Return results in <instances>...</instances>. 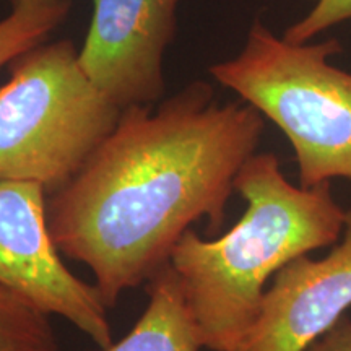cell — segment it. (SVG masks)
<instances>
[{
  "label": "cell",
  "mask_w": 351,
  "mask_h": 351,
  "mask_svg": "<svg viewBox=\"0 0 351 351\" xmlns=\"http://www.w3.org/2000/svg\"><path fill=\"white\" fill-rule=\"evenodd\" d=\"M181 0H93L78 49L83 72L121 109L153 106L165 93L163 62Z\"/></svg>",
  "instance_id": "6"
},
{
  "label": "cell",
  "mask_w": 351,
  "mask_h": 351,
  "mask_svg": "<svg viewBox=\"0 0 351 351\" xmlns=\"http://www.w3.org/2000/svg\"><path fill=\"white\" fill-rule=\"evenodd\" d=\"M351 307V210L327 256L285 265L263 295L257 319L236 351H306Z\"/></svg>",
  "instance_id": "7"
},
{
  "label": "cell",
  "mask_w": 351,
  "mask_h": 351,
  "mask_svg": "<svg viewBox=\"0 0 351 351\" xmlns=\"http://www.w3.org/2000/svg\"><path fill=\"white\" fill-rule=\"evenodd\" d=\"M236 192L245 202L236 225L217 239L189 230L169 258L210 351H236L274 276L295 258L339 243L346 221L330 182L295 186L275 153L249 158Z\"/></svg>",
  "instance_id": "2"
},
{
  "label": "cell",
  "mask_w": 351,
  "mask_h": 351,
  "mask_svg": "<svg viewBox=\"0 0 351 351\" xmlns=\"http://www.w3.org/2000/svg\"><path fill=\"white\" fill-rule=\"evenodd\" d=\"M306 351H351V317L343 315L326 335L315 340Z\"/></svg>",
  "instance_id": "12"
},
{
  "label": "cell",
  "mask_w": 351,
  "mask_h": 351,
  "mask_svg": "<svg viewBox=\"0 0 351 351\" xmlns=\"http://www.w3.org/2000/svg\"><path fill=\"white\" fill-rule=\"evenodd\" d=\"M314 7L287 28L283 38L289 43H311V39L332 26L351 20V0H311Z\"/></svg>",
  "instance_id": "11"
},
{
  "label": "cell",
  "mask_w": 351,
  "mask_h": 351,
  "mask_svg": "<svg viewBox=\"0 0 351 351\" xmlns=\"http://www.w3.org/2000/svg\"><path fill=\"white\" fill-rule=\"evenodd\" d=\"M147 307L130 332L99 351H200L204 348L181 280L169 263L147 283Z\"/></svg>",
  "instance_id": "8"
},
{
  "label": "cell",
  "mask_w": 351,
  "mask_h": 351,
  "mask_svg": "<svg viewBox=\"0 0 351 351\" xmlns=\"http://www.w3.org/2000/svg\"><path fill=\"white\" fill-rule=\"evenodd\" d=\"M337 39L289 43L254 21L236 57L210 73L283 132L301 187L351 181V73L328 62Z\"/></svg>",
  "instance_id": "3"
},
{
  "label": "cell",
  "mask_w": 351,
  "mask_h": 351,
  "mask_svg": "<svg viewBox=\"0 0 351 351\" xmlns=\"http://www.w3.org/2000/svg\"><path fill=\"white\" fill-rule=\"evenodd\" d=\"M46 204L39 184L0 181V285L108 348L114 341L109 307L93 283L65 265L47 226Z\"/></svg>",
  "instance_id": "5"
},
{
  "label": "cell",
  "mask_w": 351,
  "mask_h": 351,
  "mask_svg": "<svg viewBox=\"0 0 351 351\" xmlns=\"http://www.w3.org/2000/svg\"><path fill=\"white\" fill-rule=\"evenodd\" d=\"M265 119L251 104H218L194 82L160 103L122 111L70 181L47 195L51 236L85 265L109 309L169 263L191 225L221 230L239 171Z\"/></svg>",
  "instance_id": "1"
},
{
  "label": "cell",
  "mask_w": 351,
  "mask_h": 351,
  "mask_svg": "<svg viewBox=\"0 0 351 351\" xmlns=\"http://www.w3.org/2000/svg\"><path fill=\"white\" fill-rule=\"evenodd\" d=\"M51 317L0 285V351H59Z\"/></svg>",
  "instance_id": "10"
},
{
  "label": "cell",
  "mask_w": 351,
  "mask_h": 351,
  "mask_svg": "<svg viewBox=\"0 0 351 351\" xmlns=\"http://www.w3.org/2000/svg\"><path fill=\"white\" fill-rule=\"evenodd\" d=\"M0 85V181L54 194L114 130L124 109L83 72L72 41L43 43L10 64Z\"/></svg>",
  "instance_id": "4"
},
{
  "label": "cell",
  "mask_w": 351,
  "mask_h": 351,
  "mask_svg": "<svg viewBox=\"0 0 351 351\" xmlns=\"http://www.w3.org/2000/svg\"><path fill=\"white\" fill-rule=\"evenodd\" d=\"M69 8L70 0H12L10 13L0 20V69L46 43Z\"/></svg>",
  "instance_id": "9"
}]
</instances>
